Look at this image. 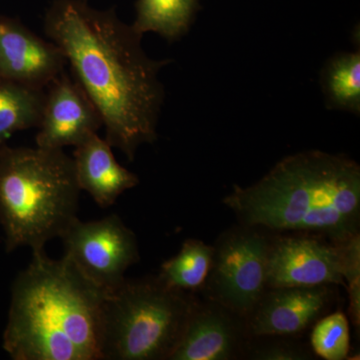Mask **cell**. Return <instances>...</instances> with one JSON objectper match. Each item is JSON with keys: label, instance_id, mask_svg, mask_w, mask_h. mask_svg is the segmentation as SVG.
<instances>
[{"label": "cell", "instance_id": "cell-11", "mask_svg": "<svg viewBox=\"0 0 360 360\" xmlns=\"http://www.w3.org/2000/svg\"><path fill=\"white\" fill-rule=\"evenodd\" d=\"M66 65L58 45L42 39L20 20L0 18V78L45 89Z\"/></svg>", "mask_w": 360, "mask_h": 360}, {"label": "cell", "instance_id": "cell-7", "mask_svg": "<svg viewBox=\"0 0 360 360\" xmlns=\"http://www.w3.org/2000/svg\"><path fill=\"white\" fill-rule=\"evenodd\" d=\"M60 238L65 257L103 291L120 285L127 270L139 262L136 236L116 214L94 221L77 219Z\"/></svg>", "mask_w": 360, "mask_h": 360}, {"label": "cell", "instance_id": "cell-5", "mask_svg": "<svg viewBox=\"0 0 360 360\" xmlns=\"http://www.w3.org/2000/svg\"><path fill=\"white\" fill-rule=\"evenodd\" d=\"M198 302L158 276L125 278L103 296L99 360H169Z\"/></svg>", "mask_w": 360, "mask_h": 360}, {"label": "cell", "instance_id": "cell-16", "mask_svg": "<svg viewBox=\"0 0 360 360\" xmlns=\"http://www.w3.org/2000/svg\"><path fill=\"white\" fill-rule=\"evenodd\" d=\"M213 255V245L186 239L179 253L161 265L158 278L165 285L186 292L202 290L212 270Z\"/></svg>", "mask_w": 360, "mask_h": 360}, {"label": "cell", "instance_id": "cell-15", "mask_svg": "<svg viewBox=\"0 0 360 360\" xmlns=\"http://www.w3.org/2000/svg\"><path fill=\"white\" fill-rule=\"evenodd\" d=\"M45 89L0 78V149L15 132L39 127Z\"/></svg>", "mask_w": 360, "mask_h": 360}, {"label": "cell", "instance_id": "cell-17", "mask_svg": "<svg viewBox=\"0 0 360 360\" xmlns=\"http://www.w3.org/2000/svg\"><path fill=\"white\" fill-rule=\"evenodd\" d=\"M329 108L360 112V51L340 53L328 61L321 75Z\"/></svg>", "mask_w": 360, "mask_h": 360}, {"label": "cell", "instance_id": "cell-14", "mask_svg": "<svg viewBox=\"0 0 360 360\" xmlns=\"http://www.w3.org/2000/svg\"><path fill=\"white\" fill-rule=\"evenodd\" d=\"M200 0H137L132 28L139 34L156 32L169 42L188 32Z\"/></svg>", "mask_w": 360, "mask_h": 360}, {"label": "cell", "instance_id": "cell-4", "mask_svg": "<svg viewBox=\"0 0 360 360\" xmlns=\"http://www.w3.org/2000/svg\"><path fill=\"white\" fill-rule=\"evenodd\" d=\"M80 188L72 158L63 149H0V224L6 250L44 252L77 217Z\"/></svg>", "mask_w": 360, "mask_h": 360}, {"label": "cell", "instance_id": "cell-1", "mask_svg": "<svg viewBox=\"0 0 360 360\" xmlns=\"http://www.w3.org/2000/svg\"><path fill=\"white\" fill-rule=\"evenodd\" d=\"M44 32L63 51L77 80L96 106L105 139L132 161L142 144L158 139L165 89L158 73L172 59L149 58L142 35L113 9L92 8L87 0H56Z\"/></svg>", "mask_w": 360, "mask_h": 360}, {"label": "cell", "instance_id": "cell-20", "mask_svg": "<svg viewBox=\"0 0 360 360\" xmlns=\"http://www.w3.org/2000/svg\"><path fill=\"white\" fill-rule=\"evenodd\" d=\"M255 349L248 350L250 359L262 360H302L311 359L310 354L302 345L292 342L264 343L253 347Z\"/></svg>", "mask_w": 360, "mask_h": 360}, {"label": "cell", "instance_id": "cell-3", "mask_svg": "<svg viewBox=\"0 0 360 360\" xmlns=\"http://www.w3.org/2000/svg\"><path fill=\"white\" fill-rule=\"evenodd\" d=\"M105 292L65 255H32L13 283L4 349L14 360H99Z\"/></svg>", "mask_w": 360, "mask_h": 360}, {"label": "cell", "instance_id": "cell-6", "mask_svg": "<svg viewBox=\"0 0 360 360\" xmlns=\"http://www.w3.org/2000/svg\"><path fill=\"white\" fill-rule=\"evenodd\" d=\"M271 236L262 227L240 224L217 239L205 288L219 302L246 321L266 290L267 253Z\"/></svg>", "mask_w": 360, "mask_h": 360}, {"label": "cell", "instance_id": "cell-18", "mask_svg": "<svg viewBox=\"0 0 360 360\" xmlns=\"http://www.w3.org/2000/svg\"><path fill=\"white\" fill-rule=\"evenodd\" d=\"M310 345L314 354L321 359H347L350 350V333L345 312L338 310L315 322Z\"/></svg>", "mask_w": 360, "mask_h": 360}, {"label": "cell", "instance_id": "cell-10", "mask_svg": "<svg viewBox=\"0 0 360 360\" xmlns=\"http://www.w3.org/2000/svg\"><path fill=\"white\" fill-rule=\"evenodd\" d=\"M335 300L333 285L266 288L246 319L248 335H300L324 316Z\"/></svg>", "mask_w": 360, "mask_h": 360}, {"label": "cell", "instance_id": "cell-8", "mask_svg": "<svg viewBox=\"0 0 360 360\" xmlns=\"http://www.w3.org/2000/svg\"><path fill=\"white\" fill-rule=\"evenodd\" d=\"M345 285L338 243L305 233L271 236L266 288Z\"/></svg>", "mask_w": 360, "mask_h": 360}, {"label": "cell", "instance_id": "cell-9", "mask_svg": "<svg viewBox=\"0 0 360 360\" xmlns=\"http://www.w3.org/2000/svg\"><path fill=\"white\" fill-rule=\"evenodd\" d=\"M103 120L77 80L65 70L45 89L37 146L63 149L77 146L97 134Z\"/></svg>", "mask_w": 360, "mask_h": 360}, {"label": "cell", "instance_id": "cell-19", "mask_svg": "<svg viewBox=\"0 0 360 360\" xmlns=\"http://www.w3.org/2000/svg\"><path fill=\"white\" fill-rule=\"evenodd\" d=\"M340 250L341 274L347 285L348 314L354 326H360V236L355 234L338 243Z\"/></svg>", "mask_w": 360, "mask_h": 360}, {"label": "cell", "instance_id": "cell-2", "mask_svg": "<svg viewBox=\"0 0 360 360\" xmlns=\"http://www.w3.org/2000/svg\"><path fill=\"white\" fill-rule=\"evenodd\" d=\"M224 203L240 224L340 243L359 233L360 167L345 155L304 151L279 161Z\"/></svg>", "mask_w": 360, "mask_h": 360}, {"label": "cell", "instance_id": "cell-13", "mask_svg": "<svg viewBox=\"0 0 360 360\" xmlns=\"http://www.w3.org/2000/svg\"><path fill=\"white\" fill-rule=\"evenodd\" d=\"M72 160L80 191L90 194L101 207L115 205L123 193L139 184V177L115 160L112 146L97 134L75 146Z\"/></svg>", "mask_w": 360, "mask_h": 360}, {"label": "cell", "instance_id": "cell-12", "mask_svg": "<svg viewBox=\"0 0 360 360\" xmlns=\"http://www.w3.org/2000/svg\"><path fill=\"white\" fill-rule=\"evenodd\" d=\"M246 321L219 302H198L169 360H231L246 348Z\"/></svg>", "mask_w": 360, "mask_h": 360}]
</instances>
